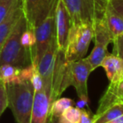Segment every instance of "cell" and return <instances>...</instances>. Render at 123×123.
I'll return each mask as SVG.
<instances>
[{
  "instance_id": "6da1fadb",
  "label": "cell",
  "mask_w": 123,
  "mask_h": 123,
  "mask_svg": "<svg viewBox=\"0 0 123 123\" xmlns=\"http://www.w3.org/2000/svg\"><path fill=\"white\" fill-rule=\"evenodd\" d=\"M27 28L26 19L23 14L0 49V65L8 64L23 68L32 64L30 51L22 45L20 40L22 34Z\"/></svg>"
},
{
  "instance_id": "7a4b0ae2",
  "label": "cell",
  "mask_w": 123,
  "mask_h": 123,
  "mask_svg": "<svg viewBox=\"0 0 123 123\" xmlns=\"http://www.w3.org/2000/svg\"><path fill=\"white\" fill-rule=\"evenodd\" d=\"M6 86L8 107L16 123H30L34 90L30 81Z\"/></svg>"
},
{
  "instance_id": "3957f363",
  "label": "cell",
  "mask_w": 123,
  "mask_h": 123,
  "mask_svg": "<svg viewBox=\"0 0 123 123\" xmlns=\"http://www.w3.org/2000/svg\"><path fill=\"white\" fill-rule=\"evenodd\" d=\"M91 72V65L86 58H82L76 61H66L62 85L63 92L70 86H72L80 100L84 103H87L89 100L87 81Z\"/></svg>"
},
{
  "instance_id": "277c9868",
  "label": "cell",
  "mask_w": 123,
  "mask_h": 123,
  "mask_svg": "<svg viewBox=\"0 0 123 123\" xmlns=\"http://www.w3.org/2000/svg\"><path fill=\"white\" fill-rule=\"evenodd\" d=\"M70 18V25L94 24L104 16L107 2L105 0H62Z\"/></svg>"
},
{
  "instance_id": "5b68a950",
  "label": "cell",
  "mask_w": 123,
  "mask_h": 123,
  "mask_svg": "<svg viewBox=\"0 0 123 123\" xmlns=\"http://www.w3.org/2000/svg\"><path fill=\"white\" fill-rule=\"evenodd\" d=\"M94 39L93 24L70 25L65 50V60L76 61L84 58L91 40Z\"/></svg>"
},
{
  "instance_id": "8992f818",
  "label": "cell",
  "mask_w": 123,
  "mask_h": 123,
  "mask_svg": "<svg viewBox=\"0 0 123 123\" xmlns=\"http://www.w3.org/2000/svg\"><path fill=\"white\" fill-rule=\"evenodd\" d=\"M93 28L95 46L91 55L86 57V59L91 65V70L94 71L96 68L101 65L104 58L109 54L107 51V47L112 42V39L104 16L97 18L94 22Z\"/></svg>"
},
{
  "instance_id": "52a82bcc",
  "label": "cell",
  "mask_w": 123,
  "mask_h": 123,
  "mask_svg": "<svg viewBox=\"0 0 123 123\" xmlns=\"http://www.w3.org/2000/svg\"><path fill=\"white\" fill-rule=\"evenodd\" d=\"M55 9L52 11L49 16L34 29L35 35V44L33 51L32 64L36 66L44 52L48 49L50 43L56 39Z\"/></svg>"
},
{
  "instance_id": "ba28073f",
  "label": "cell",
  "mask_w": 123,
  "mask_h": 123,
  "mask_svg": "<svg viewBox=\"0 0 123 123\" xmlns=\"http://www.w3.org/2000/svg\"><path fill=\"white\" fill-rule=\"evenodd\" d=\"M59 0H22L28 29L34 30L56 8Z\"/></svg>"
},
{
  "instance_id": "9c48e42d",
  "label": "cell",
  "mask_w": 123,
  "mask_h": 123,
  "mask_svg": "<svg viewBox=\"0 0 123 123\" xmlns=\"http://www.w3.org/2000/svg\"><path fill=\"white\" fill-rule=\"evenodd\" d=\"M51 104V91L49 88L43 86L41 90L34 91L30 123H49Z\"/></svg>"
},
{
  "instance_id": "30bf717a",
  "label": "cell",
  "mask_w": 123,
  "mask_h": 123,
  "mask_svg": "<svg viewBox=\"0 0 123 123\" xmlns=\"http://www.w3.org/2000/svg\"><path fill=\"white\" fill-rule=\"evenodd\" d=\"M58 46H57L56 39H55L49 45L48 49L41 57L37 69L43 79L44 86L49 88L52 94V83H53V74L55 70V60H56ZM52 100V99H51Z\"/></svg>"
},
{
  "instance_id": "8fae6325",
  "label": "cell",
  "mask_w": 123,
  "mask_h": 123,
  "mask_svg": "<svg viewBox=\"0 0 123 123\" xmlns=\"http://www.w3.org/2000/svg\"><path fill=\"white\" fill-rule=\"evenodd\" d=\"M70 18L65 5L59 0L55 9V29L58 49L65 51L70 29Z\"/></svg>"
},
{
  "instance_id": "7c38bea8",
  "label": "cell",
  "mask_w": 123,
  "mask_h": 123,
  "mask_svg": "<svg viewBox=\"0 0 123 123\" xmlns=\"http://www.w3.org/2000/svg\"><path fill=\"white\" fill-rule=\"evenodd\" d=\"M23 14L22 0H18L13 8V9L8 14V16L0 24V49L5 43V41L7 40L9 34H11L17 22L18 21L20 17Z\"/></svg>"
},
{
  "instance_id": "4fadbf2b",
  "label": "cell",
  "mask_w": 123,
  "mask_h": 123,
  "mask_svg": "<svg viewBox=\"0 0 123 123\" xmlns=\"http://www.w3.org/2000/svg\"><path fill=\"white\" fill-rule=\"evenodd\" d=\"M100 66L105 70L110 83L123 80V61L117 55L108 54L104 58Z\"/></svg>"
},
{
  "instance_id": "5bb4252c",
  "label": "cell",
  "mask_w": 123,
  "mask_h": 123,
  "mask_svg": "<svg viewBox=\"0 0 123 123\" xmlns=\"http://www.w3.org/2000/svg\"><path fill=\"white\" fill-rule=\"evenodd\" d=\"M104 18L106 22L112 41L118 36L123 34V18L113 11V9L108 4V2L105 7Z\"/></svg>"
},
{
  "instance_id": "9a60e30c",
  "label": "cell",
  "mask_w": 123,
  "mask_h": 123,
  "mask_svg": "<svg viewBox=\"0 0 123 123\" xmlns=\"http://www.w3.org/2000/svg\"><path fill=\"white\" fill-rule=\"evenodd\" d=\"M123 115V100H120L107 107L98 115L92 117L93 123H107Z\"/></svg>"
},
{
  "instance_id": "2e32d148",
  "label": "cell",
  "mask_w": 123,
  "mask_h": 123,
  "mask_svg": "<svg viewBox=\"0 0 123 123\" xmlns=\"http://www.w3.org/2000/svg\"><path fill=\"white\" fill-rule=\"evenodd\" d=\"M19 70L20 68L8 64L0 65V82L3 85L21 83L19 80Z\"/></svg>"
},
{
  "instance_id": "e0dca14e",
  "label": "cell",
  "mask_w": 123,
  "mask_h": 123,
  "mask_svg": "<svg viewBox=\"0 0 123 123\" xmlns=\"http://www.w3.org/2000/svg\"><path fill=\"white\" fill-rule=\"evenodd\" d=\"M74 105V100L70 98L62 97L54 100L51 104L49 111V120L52 118H58L62 115L68 107Z\"/></svg>"
},
{
  "instance_id": "ac0fdd59",
  "label": "cell",
  "mask_w": 123,
  "mask_h": 123,
  "mask_svg": "<svg viewBox=\"0 0 123 123\" xmlns=\"http://www.w3.org/2000/svg\"><path fill=\"white\" fill-rule=\"evenodd\" d=\"M81 115V109L73 105L68 107L60 117L55 118L58 123H77Z\"/></svg>"
},
{
  "instance_id": "d6986e66",
  "label": "cell",
  "mask_w": 123,
  "mask_h": 123,
  "mask_svg": "<svg viewBox=\"0 0 123 123\" xmlns=\"http://www.w3.org/2000/svg\"><path fill=\"white\" fill-rule=\"evenodd\" d=\"M21 44L25 49L29 50L31 53V57H32L33 62V51H34V47L35 44V35H34V30L29 29H26L23 32L21 35Z\"/></svg>"
},
{
  "instance_id": "ffe728a7",
  "label": "cell",
  "mask_w": 123,
  "mask_h": 123,
  "mask_svg": "<svg viewBox=\"0 0 123 123\" xmlns=\"http://www.w3.org/2000/svg\"><path fill=\"white\" fill-rule=\"evenodd\" d=\"M18 0H0V24L5 19Z\"/></svg>"
},
{
  "instance_id": "44dd1931",
  "label": "cell",
  "mask_w": 123,
  "mask_h": 123,
  "mask_svg": "<svg viewBox=\"0 0 123 123\" xmlns=\"http://www.w3.org/2000/svg\"><path fill=\"white\" fill-rule=\"evenodd\" d=\"M30 82L32 84L33 87H34V91H38L41 90L44 86V82H43V79L41 77L40 74H39V70L37 69V66H35L33 72L32 77H31Z\"/></svg>"
},
{
  "instance_id": "7402d4cb",
  "label": "cell",
  "mask_w": 123,
  "mask_h": 123,
  "mask_svg": "<svg viewBox=\"0 0 123 123\" xmlns=\"http://www.w3.org/2000/svg\"><path fill=\"white\" fill-rule=\"evenodd\" d=\"M7 107H8V101L6 91V86L1 83L0 84V117L3 115Z\"/></svg>"
},
{
  "instance_id": "603a6c76",
  "label": "cell",
  "mask_w": 123,
  "mask_h": 123,
  "mask_svg": "<svg viewBox=\"0 0 123 123\" xmlns=\"http://www.w3.org/2000/svg\"><path fill=\"white\" fill-rule=\"evenodd\" d=\"M112 42L114 44L113 55H117L123 61V34L116 38Z\"/></svg>"
},
{
  "instance_id": "cb8c5ba5",
  "label": "cell",
  "mask_w": 123,
  "mask_h": 123,
  "mask_svg": "<svg viewBox=\"0 0 123 123\" xmlns=\"http://www.w3.org/2000/svg\"><path fill=\"white\" fill-rule=\"evenodd\" d=\"M108 4L116 13L123 18V0H109Z\"/></svg>"
},
{
  "instance_id": "d4e9b609",
  "label": "cell",
  "mask_w": 123,
  "mask_h": 123,
  "mask_svg": "<svg viewBox=\"0 0 123 123\" xmlns=\"http://www.w3.org/2000/svg\"><path fill=\"white\" fill-rule=\"evenodd\" d=\"M77 123H93V118L91 116V112L85 109H81V115Z\"/></svg>"
},
{
  "instance_id": "484cf974",
  "label": "cell",
  "mask_w": 123,
  "mask_h": 123,
  "mask_svg": "<svg viewBox=\"0 0 123 123\" xmlns=\"http://www.w3.org/2000/svg\"><path fill=\"white\" fill-rule=\"evenodd\" d=\"M107 123H123V115L113 119V120H111V122H109Z\"/></svg>"
},
{
  "instance_id": "4316f807",
  "label": "cell",
  "mask_w": 123,
  "mask_h": 123,
  "mask_svg": "<svg viewBox=\"0 0 123 123\" xmlns=\"http://www.w3.org/2000/svg\"><path fill=\"white\" fill-rule=\"evenodd\" d=\"M49 123H55V121H54V119H53V118L50 119L49 122Z\"/></svg>"
},
{
  "instance_id": "83f0119b",
  "label": "cell",
  "mask_w": 123,
  "mask_h": 123,
  "mask_svg": "<svg viewBox=\"0 0 123 123\" xmlns=\"http://www.w3.org/2000/svg\"><path fill=\"white\" fill-rule=\"evenodd\" d=\"M54 119V121H55V123H58V122H56V120H55V118H53Z\"/></svg>"
},
{
  "instance_id": "f1b7e54d",
  "label": "cell",
  "mask_w": 123,
  "mask_h": 123,
  "mask_svg": "<svg viewBox=\"0 0 123 123\" xmlns=\"http://www.w3.org/2000/svg\"><path fill=\"white\" fill-rule=\"evenodd\" d=\"M105 1H106V2H108V1H109V0H105Z\"/></svg>"
},
{
  "instance_id": "f546056e",
  "label": "cell",
  "mask_w": 123,
  "mask_h": 123,
  "mask_svg": "<svg viewBox=\"0 0 123 123\" xmlns=\"http://www.w3.org/2000/svg\"><path fill=\"white\" fill-rule=\"evenodd\" d=\"M0 84H1V82H0Z\"/></svg>"
}]
</instances>
